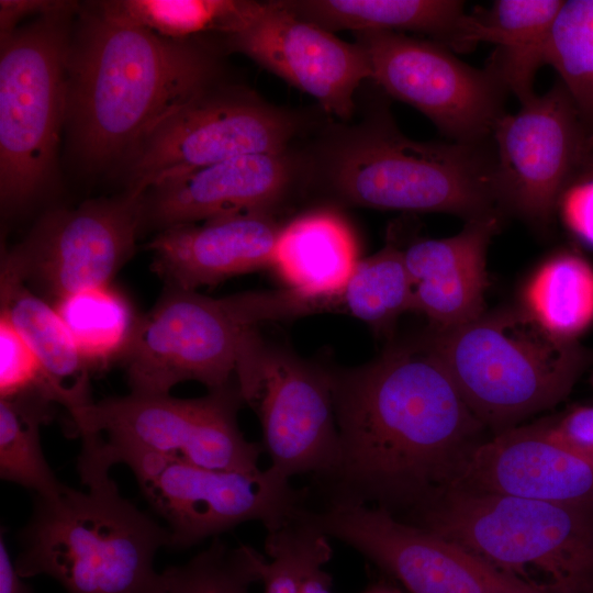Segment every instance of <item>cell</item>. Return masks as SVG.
<instances>
[{
  "instance_id": "28",
  "label": "cell",
  "mask_w": 593,
  "mask_h": 593,
  "mask_svg": "<svg viewBox=\"0 0 593 593\" xmlns=\"http://www.w3.org/2000/svg\"><path fill=\"white\" fill-rule=\"evenodd\" d=\"M53 305L90 368L123 358L139 317L111 284L74 292Z\"/></svg>"
},
{
  "instance_id": "24",
  "label": "cell",
  "mask_w": 593,
  "mask_h": 593,
  "mask_svg": "<svg viewBox=\"0 0 593 593\" xmlns=\"http://www.w3.org/2000/svg\"><path fill=\"white\" fill-rule=\"evenodd\" d=\"M359 260L348 224L332 211L317 210L282 225L270 267L288 289L329 295L344 288Z\"/></svg>"
},
{
  "instance_id": "3",
  "label": "cell",
  "mask_w": 593,
  "mask_h": 593,
  "mask_svg": "<svg viewBox=\"0 0 593 593\" xmlns=\"http://www.w3.org/2000/svg\"><path fill=\"white\" fill-rule=\"evenodd\" d=\"M77 469L86 491L35 496L19 535V574L48 575L67 593H163L154 558L170 548L168 528L123 497L99 459L79 454Z\"/></svg>"
},
{
  "instance_id": "27",
  "label": "cell",
  "mask_w": 593,
  "mask_h": 593,
  "mask_svg": "<svg viewBox=\"0 0 593 593\" xmlns=\"http://www.w3.org/2000/svg\"><path fill=\"white\" fill-rule=\"evenodd\" d=\"M265 551L268 559L262 555L259 560L264 593H332V577L324 567L333 550L306 506L267 530Z\"/></svg>"
},
{
  "instance_id": "31",
  "label": "cell",
  "mask_w": 593,
  "mask_h": 593,
  "mask_svg": "<svg viewBox=\"0 0 593 593\" xmlns=\"http://www.w3.org/2000/svg\"><path fill=\"white\" fill-rule=\"evenodd\" d=\"M412 292L403 249L391 239L376 254L359 260L338 291V313L384 333L402 313L411 311Z\"/></svg>"
},
{
  "instance_id": "23",
  "label": "cell",
  "mask_w": 593,
  "mask_h": 593,
  "mask_svg": "<svg viewBox=\"0 0 593 593\" xmlns=\"http://www.w3.org/2000/svg\"><path fill=\"white\" fill-rule=\"evenodd\" d=\"M1 314L36 355L51 402L69 418L90 405V366L82 357L54 305L22 281L0 275Z\"/></svg>"
},
{
  "instance_id": "7",
  "label": "cell",
  "mask_w": 593,
  "mask_h": 593,
  "mask_svg": "<svg viewBox=\"0 0 593 593\" xmlns=\"http://www.w3.org/2000/svg\"><path fill=\"white\" fill-rule=\"evenodd\" d=\"M85 450L112 468L133 472L142 495L167 524L170 549H188L239 524L276 528L305 507L309 491L295 489L271 468L215 470L133 447L113 446L96 434L80 436Z\"/></svg>"
},
{
  "instance_id": "21",
  "label": "cell",
  "mask_w": 593,
  "mask_h": 593,
  "mask_svg": "<svg viewBox=\"0 0 593 593\" xmlns=\"http://www.w3.org/2000/svg\"><path fill=\"white\" fill-rule=\"evenodd\" d=\"M500 217L466 221L454 236L418 239L403 249L411 311L426 316L432 328L457 327L485 313L486 253Z\"/></svg>"
},
{
  "instance_id": "11",
  "label": "cell",
  "mask_w": 593,
  "mask_h": 593,
  "mask_svg": "<svg viewBox=\"0 0 593 593\" xmlns=\"http://www.w3.org/2000/svg\"><path fill=\"white\" fill-rule=\"evenodd\" d=\"M300 131L296 116L251 91L216 85L154 127L126 160L127 191L150 188L234 157L283 153Z\"/></svg>"
},
{
  "instance_id": "12",
  "label": "cell",
  "mask_w": 593,
  "mask_h": 593,
  "mask_svg": "<svg viewBox=\"0 0 593 593\" xmlns=\"http://www.w3.org/2000/svg\"><path fill=\"white\" fill-rule=\"evenodd\" d=\"M144 199L125 190L46 212L21 243L2 251L1 275L22 281L52 304L110 284L134 253Z\"/></svg>"
},
{
  "instance_id": "15",
  "label": "cell",
  "mask_w": 593,
  "mask_h": 593,
  "mask_svg": "<svg viewBox=\"0 0 593 593\" xmlns=\"http://www.w3.org/2000/svg\"><path fill=\"white\" fill-rule=\"evenodd\" d=\"M307 514L328 538L357 550L407 593H546L382 508L325 505Z\"/></svg>"
},
{
  "instance_id": "38",
  "label": "cell",
  "mask_w": 593,
  "mask_h": 593,
  "mask_svg": "<svg viewBox=\"0 0 593 593\" xmlns=\"http://www.w3.org/2000/svg\"><path fill=\"white\" fill-rule=\"evenodd\" d=\"M23 579L9 556L2 529L0 536V593H33Z\"/></svg>"
},
{
  "instance_id": "22",
  "label": "cell",
  "mask_w": 593,
  "mask_h": 593,
  "mask_svg": "<svg viewBox=\"0 0 593 593\" xmlns=\"http://www.w3.org/2000/svg\"><path fill=\"white\" fill-rule=\"evenodd\" d=\"M563 0H496L467 13L463 52L478 43L495 46L488 68L521 104L536 96L534 81Z\"/></svg>"
},
{
  "instance_id": "1",
  "label": "cell",
  "mask_w": 593,
  "mask_h": 593,
  "mask_svg": "<svg viewBox=\"0 0 593 593\" xmlns=\"http://www.w3.org/2000/svg\"><path fill=\"white\" fill-rule=\"evenodd\" d=\"M331 373L339 452L315 479L325 505L378 507L410 523L452 484L485 427L423 340Z\"/></svg>"
},
{
  "instance_id": "16",
  "label": "cell",
  "mask_w": 593,
  "mask_h": 593,
  "mask_svg": "<svg viewBox=\"0 0 593 593\" xmlns=\"http://www.w3.org/2000/svg\"><path fill=\"white\" fill-rule=\"evenodd\" d=\"M236 382L259 418L269 468L290 480L299 474L317 479L334 468L339 437L331 370L265 345Z\"/></svg>"
},
{
  "instance_id": "13",
  "label": "cell",
  "mask_w": 593,
  "mask_h": 593,
  "mask_svg": "<svg viewBox=\"0 0 593 593\" xmlns=\"http://www.w3.org/2000/svg\"><path fill=\"white\" fill-rule=\"evenodd\" d=\"M374 80L389 96L427 116L452 142H488L506 89L488 69L461 61L435 41L391 31L355 33Z\"/></svg>"
},
{
  "instance_id": "37",
  "label": "cell",
  "mask_w": 593,
  "mask_h": 593,
  "mask_svg": "<svg viewBox=\"0 0 593 593\" xmlns=\"http://www.w3.org/2000/svg\"><path fill=\"white\" fill-rule=\"evenodd\" d=\"M78 4L74 1L60 0H1L0 1V36L12 33L16 24L29 15L40 18L54 14H71Z\"/></svg>"
},
{
  "instance_id": "36",
  "label": "cell",
  "mask_w": 593,
  "mask_h": 593,
  "mask_svg": "<svg viewBox=\"0 0 593 593\" xmlns=\"http://www.w3.org/2000/svg\"><path fill=\"white\" fill-rule=\"evenodd\" d=\"M557 211L569 232L593 248V178L572 183L562 193Z\"/></svg>"
},
{
  "instance_id": "30",
  "label": "cell",
  "mask_w": 593,
  "mask_h": 593,
  "mask_svg": "<svg viewBox=\"0 0 593 593\" xmlns=\"http://www.w3.org/2000/svg\"><path fill=\"white\" fill-rule=\"evenodd\" d=\"M53 404L36 392L0 399V477L43 497L65 486L41 446L40 429L53 418Z\"/></svg>"
},
{
  "instance_id": "40",
  "label": "cell",
  "mask_w": 593,
  "mask_h": 593,
  "mask_svg": "<svg viewBox=\"0 0 593 593\" xmlns=\"http://www.w3.org/2000/svg\"><path fill=\"white\" fill-rule=\"evenodd\" d=\"M362 593H407L405 590L400 589L384 580L377 581L370 584Z\"/></svg>"
},
{
  "instance_id": "35",
  "label": "cell",
  "mask_w": 593,
  "mask_h": 593,
  "mask_svg": "<svg viewBox=\"0 0 593 593\" xmlns=\"http://www.w3.org/2000/svg\"><path fill=\"white\" fill-rule=\"evenodd\" d=\"M540 423L552 440L593 465V406H578Z\"/></svg>"
},
{
  "instance_id": "29",
  "label": "cell",
  "mask_w": 593,
  "mask_h": 593,
  "mask_svg": "<svg viewBox=\"0 0 593 593\" xmlns=\"http://www.w3.org/2000/svg\"><path fill=\"white\" fill-rule=\"evenodd\" d=\"M253 1L242 0H107L93 3L103 18L145 29L172 40L197 38L216 32H233Z\"/></svg>"
},
{
  "instance_id": "25",
  "label": "cell",
  "mask_w": 593,
  "mask_h": 593,
  "mask_svg": "<svg viewBox=\"0 0 593 593\" xmlns=\"http://www.w3.org/2000/svg\"><path fill=\"white\" fill-rule=\"evenodd\" d=\"M298 16L335 31H403L434 37L461 52L467 13L457 0H280Z\"/></svg>"
},
{
  "instance_id": "19",
  "label": "cell",
  "mask_w": 593,
  "mask_h": 593,
  "mask_svg": "<svg viewBox=\"0 0 593 593\" xmlns=\"http://www.w3.org/2000/svg\"><path fill=\"white\" fill-rule=\"evenodd\" d=\"M451 486L593 506V465L552 440L537 422L481 441Z\"/></svg>"
},
{
  "instance_id": "32",
  "label": "cell",
  "mask_w": 593,
  "mask_h": 593,
  "mask_svg": "<svg viewBox=\"0 0 593 593\" xmlns=\"http://www.w3.org/2000/svg\"><path fill=\"white\" fill-rule=\"evenodd\" d=\"M545 65L559 74L586 130H593V0L563 1L550 31Z\"/></svg>"
},
{
  "instance_id": "14",
  "label": "cell",
  "mask_w": 593,
  "mask_h": 593,
  "mask_svg": "<svg viewBox=\"0 0 593 593\" xmlns=\"http://www.w3.org/2000/svg\"><path fill=\"white\" fill-rule=\"evenodd\" d=\"M504 113L492 132L497 205L545 230L562 193L575 181L588 130L564 86Z\"/></svg>"
},
{
  "instance_id": "9",
  "label": "cell",
  "mask_w": 593,
  "mask_h": 593,
  "mask_svg": "<svg viewBox=\"0 0 593 593\" xmlns=\"http://www.w3.org/2000/svg\"><path fill=\"white\" fill-rule=\"evenodd\" d=\"M261 345L240 293L210 298L167 287L138 318L122 361L133 393L169 394L184 381L215 391L234 382Z\"/></svg>"
},
{
  "instance_id": "33",
  "label": "cell",
  "mask_w": 593,
  "mask_h": 593,
  "mask_svg": "<svg viewBox=\"0 0 593 593\" xmlns=\"http://www.w3.org/2000/svg\"><path fill=\"white\" fill-rule=\"evenodd\" d=\"M261 557L248 545L233 548L215 537L188 562L161 572L163 593H249L260 581Z\"/></svg>"
},
{
  "instance_id": "17",
  "label": "cell",
  "mask_w": 593,
  "mask_h": 593,
  "mask_svg": "<svg viewBox=\"0 0 593 593\" xmlns=\"http://www.w3.org/2000/svg\"><path fill=\"white\" fill-rule=\"evenodd\" d=\"M224 38L228 48L311 96L343 121L355 112L359 86L372 79L360 44L298 16L280 0L253 1L240 24Z\"/></svg>"
},
{
  "instance_id": "18",
  "label": "cell",
  "mask_w": 593,
  "mask_h": 593,
  "mask_svg": "<svg viewBox=\"0 0 593 593\" xmlns=\"http://www.w3.org/2000/svg\"><path fill=\"white\" fill-rule=\"evenodd\" d=\"M298 171L289 150L243 155L193 170L145 193L144 224L164 231L236 214L271 213Z\"/></svg>"
},
{
  "instance_id": "4",
  "label": "cell",
  "mask_w": 593,
  "mask_h": 593,
  "mask_svg": "<svg viewBox=\"0 0 593 593\" xmlns=\"http://www.w3.org/2000/svg\"><path fill=\"white\" fill-rule=\"evenodd\" d=\"M321 146L317 171L338 200L356 206L443 212L466 221L501 216L491 143L417 142L387 109L339 125Z\"/></svg>"
},
{
  "instance_id": "39",
  "label": "cell",
  "mask_w": 593,
  "mask_h": 593,
  "mask_svg": "<svg viewBox=\"0 0 593 593\" xmlns=\"http://www.w3.org/2000/svg\"><path fill=\"white\" fill-rule=\"evenodd\" d=\"M593 178V130L588 131L584 155L574 182Z\"/></svg>"
},
{
  "instance_id": "41",
  "label": "cell",
  "mask_w": 593,
  "mask_h": 593,
  "mask_svg": "<svg viewBox=\"0 0 593 593\" xmlns=\"http://www.w3.org/2000/svg\"><path fill=\"white\" fill-rule=\"evenodd\" d=\"M591 383L593 385V372H592V376H591Z\"/></svg>"
},
{
  "instance_id": "34",
  "label": "cell",
  "mask_w": 593,
  "mask_h": 593,
  "mask_svg": "<svg viewBox=\"0 0 593 593\" xmlns=\"http://www.w3.org/2000/svg\"><path fill=\"white\" fill-rule=\"evenodd\" d=\"M31 392L49 401L44 372L36 355L11 322L0 314V398Z\"/></svg>"
},
{
  "instance_id": "8",
  "label": "cell",
  "mask_w": 593,
  "mask_h": 593,
  "mask_svg": "<svg viewBox=\"0 0 593 593\" xmlns=\"http://www.w3.org/2000/svg\"><path fill=\"white\" fill-rule=\"evenodd\" d=\"M70 14L36 19L0 36V199L30 204L53 174L66 120Z\"/></svg>"
},
{
  "instance_id": "10",
  "label": "cell",
  "mask_w": 593,
  "mask_h": 593,
  "mask_svg": "<svg viewBox=\"0 0 593 593\" xmlns=\"http://www.w3.org/2000/svg\"><path fill=\"white\" fill-rule=\"evenodd\" d=\"M244 403L236 380L195 399L131 392L92 402L69 418L76 435L96 434L113 446L154 451L215 470H259L261 444L240 432Z\"/></svg>"
},
{
  "instance_id": "2",
  "label": "cell",
  "mask_w": 593,
  "mask_h": 593,
  "mask_svg": "<svg viewBox=\"0 0 593 593\" xmlns=\"http://www.w3.org/2000/svg\"><path fill=\"white\" fill-rule=\"evenodd\" d=\"M220 63L200 41L172 40L86 12L67 60L66 120L90 168L127 160L172 112L216 85Z\"/></svg>"
},
{
  "instance_id": "6",
  "label": "cell",
  "mask_w": 593,
  "mask_h": 593,
  "mask_svg": "<svg viewBox=\"0 0 593 593\" xmlns=\"http://www.w3.org/2000/svg\"><path fill=\"white\" fill-rule=\"evenodd\" d=\"M423 342L494 435L556 405L586 361L577 342L551 336L522 306L484 313L457 327L432 328Z\"/></svg>"
},
{
  "instance_id": "5",
  "label": "cell",
  "mask_w": 593,
  "mask_h": 593,
  "mask_svg": "<svg viewBox=\"0 0 593 593\" xmlns=\"http://www.w3.org/2000/svg\"><path fill=\"white\" fill-rule=\"evenodd\" d=\"M591 507L451 486L410 524L546 593H593Z\"/></svg>"
},
{
  "instance_id": "20",
  "label": "cell",
  "mask_w": 593,
  "mask_h": 593,
  "mask_svg": "<svg viewBox=\"0 0 593 593\" xmlns=\"http://www.w3.org/2000/svg\"><path fill=\"white\" fill-rule=\"evenodd\" d=\"M281 227L267 212L170 227L147 245L150 268L166 287L214 286L270 266Z\"/></svg>"
},
{
  "instance_id": "26",
  "label": "cell",
  "mask_w": 593,
  "mask_h": 593,
  "mask_svg": "<svg viewBox=\"0 0 593 593\" xmlns=\"http://www.w3.org/2000/svg\"><path fill=\"white\" fill-rule=\"evenodd\" d=\"M522 307L551 336L575 342L593 324V266L574 253L552 255L527 280Z\"/></svg>"
}]
</instances>
